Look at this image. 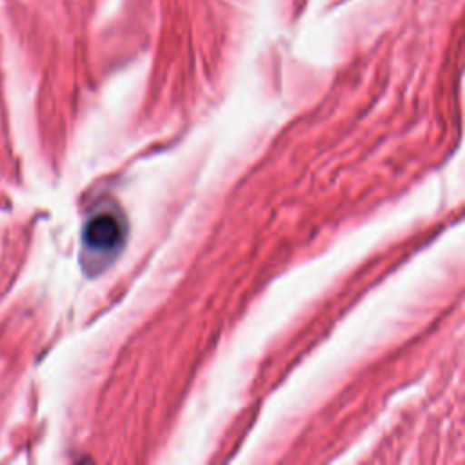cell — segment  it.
<instances>
[{"instance_id":"1","label":"cell","mask_w":465,"mask_h":465,"mask_svg":"<svg viewBox=\"0 0 465 465\" xmlns=\"http://www.w3.org/2000/svg\"><path fill=\"white\" fill-rule=\"evenodd\" d=\"M125 227L124 220L113 211H100L89 218L84 227L82 243L85 254H89V262L107 260L113 252H118L124 245Z\"/></svg>"}]
</instances>
